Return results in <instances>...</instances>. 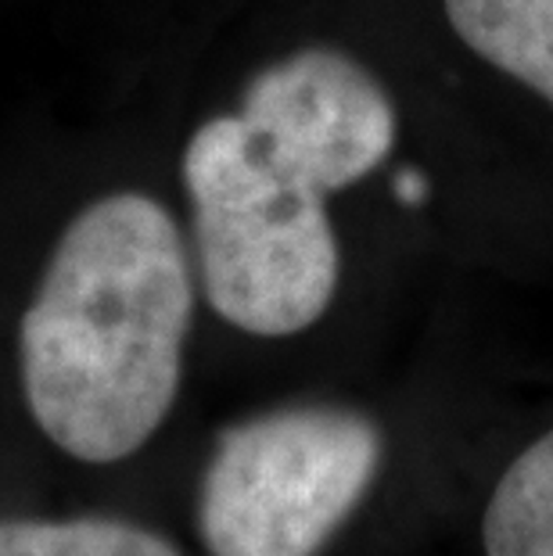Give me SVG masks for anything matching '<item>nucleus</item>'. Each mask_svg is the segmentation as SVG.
Returning a JSON list of instances; mask_svg holds the SVG:
<instances>
[{
  "mask_svg": "<svg viewBox=\"0 0 553 556\" xmlns=\"http://www.w3.org/2000/svg\"><path fill=\"white\" fill-rule=\"evenodd\" d=\"M486 556H553V424L517 453L481 514Z\"/></svg>",
  "mask_w": 553,
  "mask_h": 556,
  "instance_id": "39448f33",
  "label": "nucleus"
},
{
  "mask_svg": "<svg viewBox=\"0 0 553 556\" xmlns=\"http://www.w3.org/2000/svg\"><path fill=\"white\" fill-rule=\"evenodd\" d=\"M385 467V428L341 402H296L223 428L198 481L209 556H316Z\"/></svg>",
  "mask_w": 553,
  "mask_h": 556,
  "instance_id": "7ed1b4c3",
  "label": "nucleus"
},
{
  "mask_svg": "<svg viewBox=\"0 0 553 556\" xmlns=\"http://www.w3.org/2000/svg\"><path fill=\"white\" fill-rule=\"evenodd\" d=\"M198 294L249 338L285 341L331 313L345 233L321 198L252 148L230 109L205 115L180 155Z\"/></svg>",
  "mask_w": 553,
  "mask_h": 556,
  "instance_id": "f03ea898",
  "label": "nucleus"
},
{
  "mask_svg": "<svg viewBox=\"0 0 553 556\" xmlns=\"http://www.w3.org/2000/svg\"><path fill=\"white\" fill-rule=\"evenodd\" d=\"M445 62L553 194V0H417Z\"/></svg>",
  "mask_w": 553,
  "mask_h": 556,
  "instance_id": "20e7f679",
  "label": "nucleus"
},
{
  "mask_svg": "<svg viewBox=\"0 0 553 556\" xmlns=\"http://www.w3.org/2000/svg\"><path fill=\"white\" fill-rule=\"evenodd\" d=\"M198 274L173 212L104 194L58 238L18 324L29 417L79 464H120L166 424L184 381Z\"/></svg>",
  "mask_w": 553,
  "mask_h": 556,
  "instance_id": "f257e3e1",
  "label": "nucleus"
},
{
  "mask_svg": "<svg viewBox=\"0 0 553 556\" xmlns=\"http://www.w3.org/2000/svg\"><path fill=\"white\" fill-rule=\"evenodd\" d=\"M0 556H184L159 531L120 517L0 520Z\"/></svg>",
  "mask_w": 553,
  "mask_h": 556,
  "instance_id": "423d86ee",
  "label": "nucleus"
}]
</instances>
